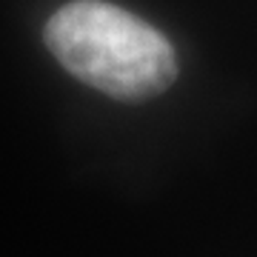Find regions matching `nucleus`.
Masks as SVG:
<instances>
[{
	"label": "nucleus",
	"mask_w": 257,
	"mask_h": 257,
	"mask_svg": "<svg viewBox=\"0 0 257 257\" xmlns=\"http://www.w3.org/2000/svg\"><path fill=\"white\" fill-rule=\"evenodd\" d=\"M66 72L117 100H146L177 80V57L163 32L106 0H72L43 29Z\"/></svg>",
	"instance_id": "obj_1"
}]
</instances>
